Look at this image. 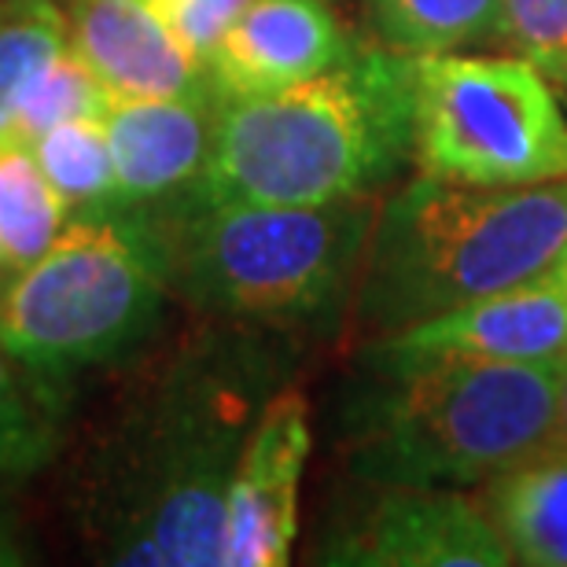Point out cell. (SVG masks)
<instances>
[{
  "mask_svg": "<svg viewBox=\"0 0 567 567\" xmlns=\"http://www.w3.org/2000/svg\"><path fill=\"white\" fill-rule=\"evenodd\" d=\"M291 347V336L207 317L122 383L63 468V508L89 557L221 567L236 461L288 383Z\"/></svg>",
  "mask_w": 567,
  "mask_h": 567,
  "instance_id": "6da1fadb",
  "label": "cell"
},
{
  "mask_svg": "<svg viewBox=\"0 0 567 567\" xmlns=\"http://www.w3.org/2000/svg\"><path fill=\"white\" fill-rule=\"evenodd\" d=\"M413 55L383 41L350 44L310 82L221 104L207 174L185 218L221 203L372 196L413 155Z\"/></svg>",
  "mask_w": 567,
  "mask_h": 567,
  "instance_id": "7a4b0ae2",
  "label": "cell"
},
{
  "mask_svg": "<svg viewBox=\"0 0 567 567\" xmlns=\"http://www.w3.org/2000/svg\"><path fill=\"white\" fill-rule=\"evenodd\" d=\"M564 361L391 358L361 350L343 402L350 472L372 486H480L557 427Z\"/></svg>",
  "mask_w": 567,
  "mask_h": 567,
  "instance_id": "3957f363",
  "label": "cell"
},
{
  "mask_svg": "<svg viewBox=\"0 0 567 567\" xmlns=\"http://www.w3.org/2000/svg\"><path fill=\"white\" fill-rule=\"evenodd\" d=\"M567 251V177L475 188L421 174L377 207L354 288L358 324L399 332L549 274Z\"/></svg>",
  "mask_w": 567,
  "mask_h": 567,
  "instance_id": "277c9868",
  "label": "cell"
},
{
  "mask_svg": "<svg viewBox=\"0 0 567 567\" xmlns=\"http://www.w3.org/2000/svg\"><path fill=\"white\" fill-rule=\"evenodd\" d=\"M169 295L166 221L118 207L74 214L38 262L0 284V343L74 410L78 377L137 354L163 324Z\"/></svg>",
  "mask_w": 567,
  "mask_h": 567,
  "instance_id": "5b68a950",
  "label": "cell"
},
{
  "mask_svg": "<svg viewBox=\"0 0 567 567\" xmlns=\"http://www.w3.org/2000/svg\"><path fill=\"white\" fill-rule=\"evenodd\" d=\"M377 221L369 196L221 203L169 225L174 295L199 317L299 339L347 310Z\"/></svg>",
  "mask_w": 567,
  "mask_h": 567,
  "instance_id": "8992f818",
  "label": "cell"
},
{
  "mask_svg": "<svg viewBox=\"0 0 567 567\" xmlns=\"http://www.w3.org/2000/svg\"><path fill=\"white\" fill-rule=\"evenodd\" d=\"M424 174L475 188H527L567 177V118L549 78L513 55H413Z\"/></svg>",
  "mask_w": 567,
  "mask_h": 567,
  "instance_id": "52a82bcc",
  "label": "cell"
},
{
  "mask_svg": "<svg viewBox=\"0 0 567 567\" xmlns=\"http://www.w3.org/2000/svg\"><path fill=\"white\" fill-rule=\"evenodd\" d=\"M377 505L317 549L354 567H505L516 564L486 505L453 486H380Z\"/></svg>",
  "mask_w": 567,
  "mask_h": 567,
  "instance_id": "ba28073f",
  "label": "cell"
},
{
  "mask_svg": "<svg viewBox=\"0 0 567 567\" xmlns=\"http://www.w3.org/2000/svg\"><path fill=\"white\" fill-rule=\"evenodd\" d=\"M310 446V402L295 383H284L258 413L236 461L221 567H284L291 560Z\"/></svg>",
  "mask_w": 567,
  "mask_h": 567,
  "instance_id": "9c48e42d",
  "label": "cell"
},
{
  "mask_svg": "<svg viewBox=\"0 0 567 567\" xmlns=\"http://www.w3.org/2000/svg\"><path fill=\"white\" fill-rule=\"evenodd\" d=\"M218 96H115L104 115L115 158V207L174 225L196 199L218 130Z\"/></svg>",
  "mask_w": 567,
  "mask_h": 567,
  "instance_id": "30bf717a",
  "label": "cell"
},
{
  "mask_svg": "<svg viewBox=\"0 0 567 567\" xmlns=\"http://www.w3.org/2000/svg\"><path fill=\"white\" fill-rule=\"evenodd\" d=\"M369 350L391 358H486V361H564L567 284L560 266L427 321L383 332Z\"/></svg>",
  "mask_w": 567,
  "mask_h": 567,
  "instance_id": "8fae6325",
  "label": "cell"
},
{
  "mask_svg": "<svg viewBox=\"0 0 567 567\" xmlns=\"http://www.w3.org/2000/svg\"><path fill=\"white\" fill-rule=\"evenodd\" d=\"M332 0H251L207 55L221 104L310 82L350 52Z\"/></svg>",
  "mask_w": 567,
  "mask_h": 567,
  "instance_id": "7c38bea8",
  "label": "cell"
},
{
  "mask_svg": "<svg viewBox=\"0 0 567 567\" xmlns=\"http://www.w3.org/2000/svg\"><path fill=\"white\" fill-rule=\"evenodd\" d=\"M66 30L115 96H214L207 63L144 0H66Z\"/></svg>",
  "mask_w": 567,
  "mask_h": 567,
  "instance_id": "4fadbf2b",
  "label": "cell"
},
{
  "mask_svg": "<svg viewBox=\"0 0 567 567\" xmlns=\"http://www.w3.org/2000/svg\"><path fill=\"white\" fill-rule=\"evenodd\" d=\"M486 513L516 564L567 567V446L546 442L486 483Z\"/></svg>",
  "mask_w": 567,
  "mask_h": 567,
  "instance_id": "5bb4252c",
  "label": "cell"
},
{
  "mask_svg": "<svg viewBox=\"0 0 567 567\" xmlns=\"http://www.w3.org/2000/svg\"><path fill=\"white\" fill-rule=\"evenodd\" d=\"M66 221L71 210L44 177L30 144L0 141V277L38 262Z\"/></svg>",
  "mask_w": 567,
  "mask_h": 567,
  "instance_id": "9a60e30c",
  "label": "cell"
},
{
  "mask_svg": "<svg viewBox=\"0 0 567 567\" xmlns=\"http://www.w3.org/2000/svg\"><path fill=\"white\" fill-rule=\"evenodd\" d=\"M377 38L394 52H464L505 38L502 0H365Z\"/></svg>",
  "mask_w": 567,
  "mask_h": 567,
  "instance_id": "2e32d148",
  "label": "cell"
},
{
  "mask_svg": "<svg viewBox=\"0 0 567 567\" xmlns=\"http://www.w3.org/2000/svg\"><path fill=\"white\" fill-rule=\"evenodd\" d=\"M71 410L0 343V480H27L55 461Z\"/></svg>",
  "mask_w": 567,
  "mask_h": 567,
  "instance_id": "e0dca14e",
  "label": "cell"
},
{
  "mask_svg": "<svg viewBox=\"0 0 567 567\" xmlns=\"http://www.w3.org/2000/svg\"><path fill=\"white\" fill-rule=\"evenodd\" d=\"M30 152L52 188L60 192L71 218L115 207V158H111L104 118L60 122L41 133Z\"/></svg>",
  "mask_w": 567,
  "mask_h": 567,
  "instance_id": "ac0fdd59",
  "label": "cell"
},
{
  "mask_svg": "<svg viewBox=\"0 0 567 567\" xmlns=\"http://www.w3.org/2000/svg\"><path fill=\"white\" fill-rule=\"evenodd\" d=\"M66 44V11L55 0H0V141L22 96Z\"/></svg>",
  "mask_w": 567,
  "mask_h": 567,
  "instance_id": "d6986e66",
  "label": "cell"
},
{
  "mask_svg": "<svg viewBox=\"0 0 567 567\" xmlns=\"http://www.w3.org/2000/svg\"><path fill=\"white\" fill-rule=\"evenodd\" d=\"M111 100H115V93L104 85V78L85 63V55L74 44H66L52 60L49 71L30 85V93L22 96L16 122L4 133V141L33 144L41 133H49L60 122L104 118Z\"/></svg>",
  "mask_w": 567,
  "mask_h": 567,
  "instance_id": "ffe728a7",
  "label": "cell"
},
{
  "mask_svg": "<svg viewBox=\"0 0 567 567\" xmlns=\"http://www.w3.org/2000/svg\"><path fill=\"white\" fill-rule=\"evenodd\" d=\"M505 38L549 82L567 89V0H502Z\"/></svg>",
  "mask_w": 567,
  "mask_h": 567,
  "instance_id": "44dd1931",
  "label": "cell"
},
{
  "mask_svg": "<svg viewBox=\"0 0 567 567\" xmlns=\"http://www.w3.org/2000/svg\"><path fill=\"white\" fill-rule=\"evenodd\" d=\"M144 4L207 63V55L221 41V33L233 27L236 16L251 0H144Z\"/></svg>",
  "mask_w": 567,
  "mask_h": 567,
  "instance_id": "7402d4cb",
  "label": "cell"
},
{
  "mask_svg": "<svg viewBox=\"0 0 567 567\" xmlns=\"http://www.w3.org/2000/svg\"><path fill=\"white\" fill-rule=\"evenodd\" d=\"M27 560H30V553H27V542L19 535L16 513H11L8 502L0 497V567H19Z\"/></svg>",
  "mask_w": 567,
  "mask_h": 567,
  "instance_id": "603a6c76",
  "label": "cell"
},
{
  "mask_svg": "<svg viewBox=\"0 0 567 567\" xmlns=\"http://www.w3.org/2000/svg\"><path fill=\"white\" fill-rule=\"evenodd\" d=\"M553 442L567 446V358L560 369V391H557V427H553Z\"/></svg>",
  "mask_w": 567,
  "mask_h": 567,
  "instance_id": "cb8c5ba5",
  "label": "cell"
},
{
  "mask_svg": "<svg viewBox=\"0 0 567 567\" xmlns=\"http://www.w3.org/2000/svg\"><path fill=\"white\" fill-rule=\"evenodd\" d=\"M557 266H560V277H564V284H567V251H564V258H560Z\"/></svg>",
  "mask_w": 567,
  "mask_h": 567,
  "instance_id": "d4e9b609",
  "label": "cell"
},
{
  "mask_svg": "<svg viewBox=\"0 0 567 567\" xmlns=\"http://www.w3.org/2000/svg\"><path fill=\"white\" fill-rule=\"evenodd\" d=\"M332 4H336V0H332Z\"/></svg>",
  "mask_w": 567,
  "mask_h": 567,
  "instance_id": "484cf974",
  "label": "cell"
}]
</instances>
